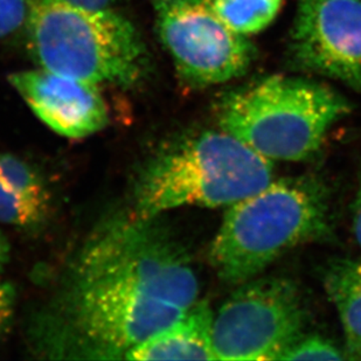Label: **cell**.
<instances>
[{"mask_svg": "<svg viewBox=\"0 0 361 361\" xmlns=\"http://www.w3.org/2000/svg\"><path fill=\"white\" fill-rule=\"evenodd\" d=\"M8 254H10V247H8L5 236L0 232V276H1L4 268H5L7 261H8Z\"/></svg>", "mask_w": 361, "mask_h": 361, "instance_id": "cell-21", "label": "cell"}, {"mask_svg": "<svg viewBox=\"0 0 361 361\" xmlns=\"http://www.w3.org/2000/svg\"><path fill=\"white\" fill-rule=\"evenodd\" d=\"M48 204L25 198L0 179V222L32 228L44 220Z\"/></svg>", "mask_w": 361, "mask_h": 361, "instance_id": "cell-15", "label": "cell"}, {"mask_svg": "<svg viewBox=\"0 0 361 361\" xmlns=\"http://www.w3.org/2000/svg\"><path fill=\"white\" fill-rule=\"evenodd\" d=\"M46 325L48 352L63 358L126 359L131 350L184 317L188 309L111 283L67 281Z\"/></svg>", "mask_w": 361, "mask_h": 361, "instance_id": "cell-5", "label": "cell"}, {"mask_svg": "<svg viewBox=\"0 0 361 361\" xmlns=\"http://www.w3.org/2000/svg\"><path fill=\"white\" fill-rule=\"evenodd\" d=\"M8 81L35 116L60 136L85 138L109 122L99 85L44 68L13 73Z\"/></svg>", "mask_w": 361, "mask_h": 361, "instance_id": "cell-10", "label": "cell"}, {"mask_svg": "<svg viewBox=\"0 0 361 361\" xmlns=\"http://www.w3.org/2000/svg\"><path fill=\"white\" fill-rule=\"evenodd\" d=\"M28 49L40 68L94 85L133 87L149 72L140 32L115 8L30 0Z\"/></svg>", "mask_w": 361, "mask_h": 361, "instance_id": "cell-4", "label": "cell"}, {"mask_svg": "<svg viewBox=\"0 0 361 361\" xmlns=\"http://www.w3.org/2000/svg\"><path fill=\"white\" fill-rule=\"evenodd\" d=\"M0 179L13 191L40 204H48V193L35 167L13 154H0Z\"/></svg>", "mask_w": 361, "mask_h": 361, "instance_id": "cell-14", "label": "cell"}, {"mask_svg": "<svg viewBox=\"0 0 361 361\" xmlns=\"http://www.w3.org/2000/svg\"><path fill=\"white\" fill-rule=\"evenodd\" d=\"M151 3L159 39L185 85L207 88L248 72L255 60V46L226 24L213 0Z\"/></svg>", "mask_w": 361, "mask_h": 361, "instance_id": "cell-8", "label": "cell"}, {"mask_svg": "<svg viewBox=\"0 0 361 361\" xmlns=\"http://www.w3.org/2000/svg\"><path fill=\"white\" fill-rule=\"evenodd\" d=\"M16 293L13 286L0 276V336L8 331L14 316Z\"/></svg>", "mask_w": 361, "mask_h": 361, "instance_id": "cell-18", "label": "cell"}, {"mask_svg": "<svg viewBox=\"0 0 361 361\" xmlns=\"http://www.w3.org/2000/svg\"><path fill=\"white\" fill-rule=\"evenodd\" d=\"M307 307L286 277H255L238 286L213 319L215 360H280L303 336Z\"/></svg>", "mask_w": 361, "mask_h": 361, "instance_id": "cell-7", "label": "cell"}, {"mask_svg": "<svg viewBox=\"0 0 361 361\" xmlns=\"http://www.w3.org/2000/svg\"><path fill=\"white\" fill-rule=\"evenodd\" d=\"M326 188L316 178H286L227 207L209 249L220 280L238 286L259 277L302 243L330 233Z\"/></svg>", "mask_w": 361, "mask_h": 361, "instance_id": "cell-1", "label": "cell"}, {"mask_svg": "<svg viewBox=\"0 0 361 361\" xmlns=\"http://www.w3.org/2000/svg\"><path fill=\"white\" fill-rule=\"evenodd\" d=\"M323 286L344 331L346 360L361 361V259L331 261L324 270Z\"/></svg>", "mask_w": 361, "mask_h": 361, "instance_id": "cell-12", "label": "cell"}, {"mask_svg": "<svg viewBox=\"0 0 361 361\" xmlns=\"http://www.w3.org/2000/svg\"><path fill=\"white\" fill-rule=\"evenodd\" d=\"M346 360L341 350L330 339L319 334H303L281 355L280 360Z\"/></svg>", "mask_w": 361, "mask_h": 361, "instance_id": "cell-16", "label": "cell"}, {"mask_svg": "<svg viewBox=\"0 0 361 361\" xmlns=\"http://www.w3.org/2000/svg\"><path fill=\"white\" fill-rule=\"evenodd\" d=\"M351 110L329 85L274 75L226 92L216 104L222 131L269 161H303Z\"/></svg>", "mask_w": 361, "mask_h": 361, "instance_id": "cell-3", "label": "cell"}, {"mask_svg": "<svg viewBox=\"0 0 361 361\" xmlns=\"http://www.w3.org/2000/svg\"><path fill=\"white\" fill-rule=\"evenodd\" d=\"M63 3L71 4L74 6L85 7V8H115L124 0H60Z\"/></svg>", "mask_w": 361, "mask_h": 361, "instance_id": "cell-20", "label": "cell"}, {"mask_svg": "<svg viewBox=\"0 0 361 361\" xmlns=\"http://www.w3.org/2000/svg\"><path fill=\"white\" fill-rule=\"evenodd\" d=\"M156 218L104 222L85 241L67 280L121 283L183 309L193 307L198 277L183 245Z\"/></svg>", "mask_w": 361, "mask_h": 361, "instance_id": "cell-6", "label": "cell"}, {"mask_svg": "<svg viewBox=\"0 0 361 361\" xmlns=\"http://www.w3.org/2000/svg\"><path fill=\"white\" fill-rule=\"evenodd\" d=\"M30 0H0V38L7 37L27 23Z\"/></svg>", "mask_w": 361, "mask_h": 361, "instance_id": "cell-17", "label": "cell"}, {"mask_svg": "<svg viewBox=\"0 0 361 361\" xmlns=\"http://www.w3.org/2000/svg\"><path fill=\"white\" fill-rule=\"evenodd\" d=\"M352 233L357 245L361 249V171L359 173L358 188L352 204Z\"/></svg>", "mask_w": 361, "mask_h": 361, "instance_id": "cell-19", "label": "cell"}, {"mask_svg": "<svg viewBox=\"0 0 361 361\" xmlns=\"http://www.w3.org/2000/svg\"><path fill=\"white\" fill-rule=\"evenodd\" d=\"M289 53L297 68L361 92V0H300Z\"/></svg>", "mask_w": 361, "mask_h": 361, "instance_id": "cell-9", "label": "cell"}, {"mask_svg": "<svg viewBox=\"0 0 361 361\" xmlns=\"http://www.w3.org/2000/svg\"><path fill=\"white\" fill-rule=\"evenodd\" d=\"M213 319L214 314L207 302H197L184 317L136 346L126 359L215 360Z\"/></svg>", "mask_w": 361, "mask_h": 361, "instance_id": "cell-11", "label": "cell"}, {"mask_svg": "<svg viewBox=\"0 0 361 361\" xmlns=\"http://www.w3.org/2000/svg\"><path fill=\"white\" fill-rule=\"evenodd\" d=\"M274 180V161L225 131H204L159 151L140 171L135 211L156 218L181 206L228 207Z\"/></svg>", "mask_w": 361, "mask_h": 361, "instance_id": "cell-2", "label": "cell"}, {"mask_svg": "<svg viewBox=\"0 0 361 361\" xmlns=\"http://www.w3.org/2000/svg\"><path fill=\"white\" fill-rule=\"evenodd\" d=\"M219 16L240 35H256L276 18L283 0H213Z\"/></svg>", "mask_w": 361, "mask_h": 361, "instance_id": "cell-13", "label": "cell"}]
</instances>
